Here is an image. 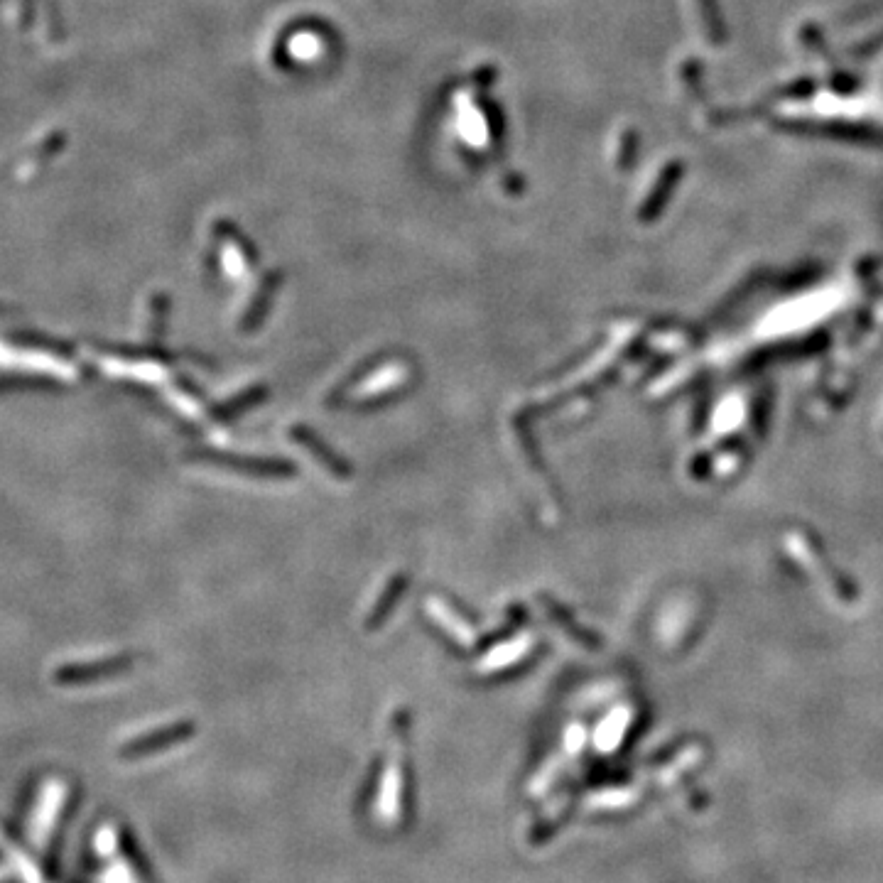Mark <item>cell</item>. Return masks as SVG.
<instances>
[{
	"instance_id": "cell-1",
	"label": "cell",
	"mask_w": 883,
	"mask_h": 883,
	"mask_svg": "<svg viewBox=\"0 0 883 883\" xmlns=\"http://www.w3.org/2000/svg\"><path fill=\"white\" fill-rule=\"evenodd\" d=\"M0 366L3 368H23V371L47 373V376L62 378V381H74L77 368L54 356L35 354V351H15L8 346H0Z\"/></svg>"
},
{
	"instance_id": "cell-4",
	"label": "cell",
	"mask_w": 883,
	"mask_h": 883,
	"mask_svg": "<svg viewBox=\"0 0 883 883\" xmlns=\"http://www.w3.org/2000/svg\"><path fill=\"white\" fill-rule=\"evenodd\" d=\"M403 381H405L403 368H388V371H381L378 376H373L371 381H366L364 386H361V395H378L383 388H390V386L395 388L398 383H403Z\"/></svg>"
},
{
	"instance_id": "cell-2",
	"label": "cell",
	"mask_w": 883,
	"mask_h": 883,
	"mask_svg": "<svg viewBox=\"0 0 883 883\" xmlns=\"http://www.w3.org/2000/svg\"><path fill=\"white\" fill-rule=\"evenodd\" d=\"M130 665L128 658H104V660H91V663H77L67 665L57 673V682L64 685H74V682H96L104 680V677L118 675L121 670H126Z\"/></svg>"
},
{
	"instance_id": "cell-5",
	"label": "cell",
	"mask_w": 883,
	"mask_h": 883,
	"mask_svg": "<svg viewBox=\"0 0 883 883\" xmlns=\"http://www.w3.org/2000/svg\"><path fill=\"white\" fill-rule=\"evenodd\" d=\"M182 729H172V731H165V734H153V736H148V739H143V741H135V751H148V749H157V744H162V741H175V739H182Z\"/></svg>"
},
{
	"instance_id": "cell-3",
	"label": "cell",
	"mask_w": 883,
	"mask_h": 883,
	"mask_svg": "<svg viewBox=\"0 0 883 883\" xmlns=\"http://www.w3.org/2000/svg\"><path fill=\"white\" fill-rule=\"evenodd\" d=\"M427 606H430V609H427L430 611V616H435V619L440 621V624L444 626V631L452 633L454 641L462 643V646L474 643V628H469L467 624H464V621L459 619V616L454 614L447 604H442L440 599H430L427 601Z\"/></svg>"
}]
</instances>
